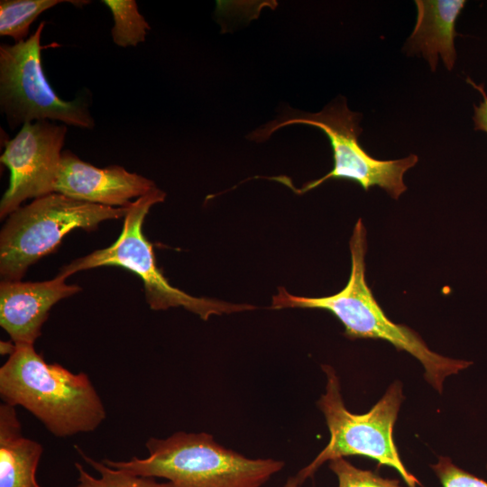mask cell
<instances>
[{
    "instance_id": "1",
    "label": "cell",
    "mask_w": 487,
    "mask_h": 487,
    "mask_svg": "<svg viewBox=\"0 0 487 487\" xmlns=\"http://www.w3.org/2000/svg\"><path fill=\"white\" fill-rule=\"evenodd\" d=\"M351 271L346 285L335 294L318 298L300 297L280 287L272 297L271 308H316L331 312L344 326L350 339H381L397 350L405 351L420 362L426 381L442 392L446 377L457 374L473 363L443 356L430 350L421 336L405 325L386 316L375 299L365 278L366 228L357 220L349 243Z\"/></svg>"
},
{
    "instance_id": "2",
    "label": "cell",
    "mask_w": 487,
    "mask_h": 487,
    "mask_svg": "<svg viewBox=\"0 0 487 487\" xmlns=\"http://www.w3.org/2000/svg\"><path fill=\"white\" fill-rule=\"evenodd\" d=\"M15 345L0 368L4 403L24 408L58 437L93 432L101 425L106 411L87 373L46 363L33 345Z\"/></svg>"
},
{
    "instance_id": "3",
    "label": "cell",
    "mask_w": 487,
    "mask_h": 487,
    "mask_svg": "<svg viewBox=\"0 0 487 487\" xmlns=\"http://www.w3.org/2000/svg\"><path fill=\"white\" fill-rule=\"evenodd\" d=\"M145 446V458L102 461L139 476L166 479L169 487H262L285 464L271 458H248L206 432L151 437Z\"/></svg>"
},
{
    "instance_id": "4",
    "label": "cell",
    "mask_w": 487,
    "mask_h": 487,
    "mask_svg": "<svg viewBox=\"0 0 487 487\" xmlns=\"http://www.w3.org/2000/svg\"><path fill=\"white\" fill-rule=\"evenodd\" d=\"M361 115L351 111L344 97L337 98L318 113L289 112L253 132L249 138L264 142L281 127L302 124L322 130L328 137L334 158L333 169L325 176L297 189L285 177L273 178L290 187L298 194L308 192L328 179H349L357 182L365 191L378 186L392 198L398 199L407 187L404 174L418 161L410 154L405 158L381 161L371 156L360 145Z\"/></svg>"
},
{
    "instance_id": "5",
    "label": "cell",
    "mask_w": 487,
    "mask_h": 487,
    "mask_svg": "<svg viewBox=\"0 0 487 487\" xmlns=\"http://www.w3.org/2000/svg\"><path fill=\"white\" fill-rule=\"evenodd\" d=\"M326 392L317 401L324 414L330 438L317 456L297 474L303 483L326 462L338 457L362 455L380 465L395 469L408 487L421 485L401 461L393 439V427L403 400L402 383L394 381L381 399L364 414H354L345 406L335 370L324 365Z\"/></svg>"
},
{
    "instance_id": "6",
    "label": "cell",
    "mask_w": 487,
    "mask_h": 487,
    "mask_svg": "<svg viewBox=\"0 0 487 487\" xmlns=\"http://www.w3.org/2000/svg\"><path fill=\"white\" fill-rule=\"evenodd\" d=\"M165 192L156 188L126 207L122 232L108 247L75 259L60 269L59 276H69L92 268L117 266L137 274L143 282L146 301L153 310L182 307L207 320L212 315L231 314L254 309L248 304H234L197 298L170 284L156 264L152 244L142 233V224L151 207L163 202Z\"/></svg>"
},
{
    "instance_id": "7",
    "label": "cell",
    "mask_w": 487,
    "mask_h": 487,
    "mask_svg": "<svg viewBox=\"0 0 487 487\" xmlns=\"http://www.w3.org/2000/svg\"><path fill=\"white\" fill-rule=\"evenodd\" d=\"M126 207H111L51 193L20 207L0 234V274L20 280L27 269L52 253L70 231L95 230L108 219L124 217Z\"/></svg>"
},
{
    "instance_id": "8",
    "label": "cell",
    "mask_w": 487,
    "mask_h": 487,
    "mask_svg": "<svg viewBox=\"0 0 487 487\" xmlns=\"http://www.w3.org/2000/svg\"><path fill=\"white\" fill-rule=\"evenodd\" d=\"M41 22L26 40L0 46V107L11 129L40 120L92 129L94 119L85 96L63 100L51 87L43 72L41 51L60 47L41 45Z\"/></svg>"
},
{
    "instance_id": "9",
    "label": "cell",
    "mask_w": 487,
    "mask_h": 487,
    "mask_svg": "<svg viewBox=\"0 0 487 487\" xmlns=\"http://www.w3.org/2000/svg\"><path fill=\"white\" fill-rule=\"evenodd\" d=\"M67 126L49 120L23 124L5 142L1 162L10 171L9 186L0 202L1 218L10 216L28 198L54 193Z\"/></svg>"
},
{
    "instance_id": "10",
    "label": "cell",
    "mask_w": 487,
    "mask_h": 487,
    "mask_svg": "<svg viewBox=\"0 0 487 487\" xmlns=\"http://www.w3.org/2000/svg\"><path fill=\"white\" fill-rule=\"evenodd\" d=\"M156 188L152 180L121 166L96 168L64 151L54 193L92 204L124 207L131 198L142 197Z\"/></svg>"
},
{
    "instance_id": "11",
    "label": "cell",
    "mask_w": 487,
    "mask_h": 487,
    "mask_svg": "<svg viewBox=\"0 0 487 487\" xmlns=\"http://www.w3.org/2000/svg\"><path fill=\"white\" fill-rule=\"evenodd\" d=\"M65 280L58 275L41 282L1 281L0 325L14 345H33L52 306L81 290Z\"/></svg>"
},
{
    "instance_id": "12",
    "label": "cell",
    "mask_w": 487,
    "mask_h": 487,
    "mask_svg": "<svg viewBox=\"0 0 487 487\" xmlns=\"http://www.w3.org/2000/svg\"><path fill=\"white\" fill-rule=\"evenodd\" d=\"M417 21L406 43L409 55H421L435 71L440 57L452 70L456 60L455 22L464 0H417Z\"/></svg>"
},
{
    "instance_id": "13",
    "label": "cell",
    "mask_w": 487,
    "mask_h": 487,
    "mask_svg": "<svg viewBox=\"0 0 487 487\" xmlns=\"http://www.w3.org/2000/svg\"><path fill=\"white\" fill-rule=\"evenodd\" d=\"M42 446L23 436L15 407L0 405V487H40L36 471Z\"/></svg>"
},
{
    "instance_id": "14",
    "label": "cell",
    "mask_w": 487,
    "mask_h": 487,
    "mask_svg": "<svg viewBox=\"0 0 487 487\" xmlns=\"http://www.w3.org/2000/svg\"><path fill=\"white\" fill-rule=\"evenodd\" d=\"M77 6L89 1L63 0H2L0 2V35L12 37L15 42L27 39L30 25L44 11L60 4Z\"/></svg>"
},
{
    "instance_id": "15",
    "label": "cell",
    "mask_w": 487,
    "mask_h": 487,
    "mask_svg": "<svg viewBox=\"0 0 487 487\" xmlns=\"http://www.w3.org/2000/svg\"><path fill=\"white\" fill-rule=\"evenodd\" d=\"M75 449L99 473V477L89 474L79 463H75L78 483L74 487H169L167 482H158L152 477L139 476L123 469L110 467L103 461H96L78 446H75Z\"/></svg>"
},
{
    "instance_id": "16",
    "label": "cell",
    "mask_w": 487,
    "mask_h": 487,
    "mask_svg": "<svg viewBox=\"0 0 487 487\" xmlns=\"http://www.w3.org/2000/svg\"><path fill=\"white\" fill-rule=\"evenodd\" d=\"M114 19L111 36L119 47H135L145 41L150 25L140 14L134 0H103Z\"/></svg>"
},
{
    "instance_id": "17",
    "label": "cell",
    "mask_w": 487,
    "mask_h": 487,
    "mask_svg": "<svg viewBox=\"0 0 487 487\" xmlns=\"http://www.w3.org/2000/svg\"><path fill=\"white\" fill-rule=\"evenodd\" d=\"M329 468L337 477L338 487H402L398 480L383 478L372 471L360 469L345 457L329 461Z\"/></svg>"
},
{
    "instance_id": "18",
    "label": "cell",
    "mask_w": 487,
    "mask_h": 487,
    "mask_svg": "<svg viewBox=\"0 0 487 487\" xmlns=\"http://www.w3.org/2000/svg\"><path fill=\"white\" fill-rule=\"evenodd\" d=\"M443 487H487V482L463 470L446 456L431 465Z\"/></svg>"
},
{
    "instance_id": "19",
    "label": "cell",
    "mask_w": 487,
    "mask_h": 487,
    "mask_svg": "<svg viewBox=\"0 0 487 487\" xmlns=\"http://www.w3.org/2000/svg\"><path fill=\"white\" fill-rule=\"evenodd\" d=\"M474 88L478 89L482 94V100L478 106H474L473 123L474 129L487 133V95L483 89V86L474 85L470 79H468Z\"/></svg>"
},
{
    "instance_id": "20",
    "label": "cell",
    "mask_w": 487,
    "mask_h": 487,
    "mask_svg": "<svg viewBox=\"0 0 487 487\" xmlns=\"http://www.w3.org/2000/svg\"><path fill=\"white\" fill-rule=\"evenodd\" d=\"M0 348H1V354H9L11 355L16 348V345L10 342L1 341L0 343Z\"/></svg>"
},
{
    "instance_id": "21",
    "label": "cell",
    "mask_w": 487,
    "mask_h": 487,
    "mask_svg": "<svg viewBox=\"0 0 487 487\" xmlns=\"http://www.w3.org/2000/svg\"><path fill=\"white\" fill-rule=\"evenodd\" d=\"M302 482L299 481L298 476L289 477L283 487H301Z\"/></svg>"
}]
</instances>
